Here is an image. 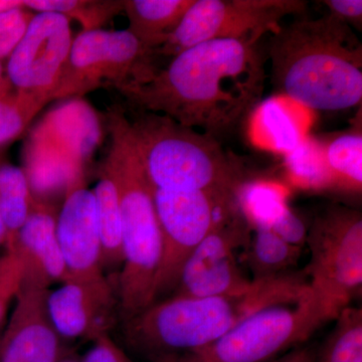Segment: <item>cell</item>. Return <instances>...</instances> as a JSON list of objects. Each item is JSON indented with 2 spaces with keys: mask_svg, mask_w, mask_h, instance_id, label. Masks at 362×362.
I'll return each mask as SVG.
<instances>
[{
  "mask_svg": "<svg viewBox=\"0 0 362 362\" xmlns=\"http://www.w3.org/2000/svg\"><path fill=\"white\" fill-rule=\"evenodd\" d=\"M267 78L258 44L216 40L180 52L148 82L119 93L136 110L170 117L218 139L261 103Z\"/></svg>",
  "mask_w": 362,
  "mask_h": 362,
  "instance_id": "cell-1",
  "label": "cell"
},
{
  "mask_svg": "<svg viewBox=\"0 0 362 362\" xmlns=\"http://www.w3.org/2000/svg\"><path fill=\"white\" fill-rule=\"evenodd\" d=\"M309 289L303 269L252 281L242 291L223 296L164 298L122 322L124 341L150 362H176L216 341L252 314L297 301Z\"/></svg>",
  "mask_w": 362,
  "mask_h": 362,
  "instance_id": "cell-2",
  "label": "cell"
},
{
  "mask_svg": "<svg viewBox=\"0 0 362 362\" xmlns=\"http://www.w3.org/2000/svg\"><path fill=\"white\" fill-rule=\"evenodd\" d=\"M274 90L315 111H341L362 99V45L349 25L327 13L282 25L270 37Z\"/></svg>",
  "mask_w": 362,
  "mask_h": 362,
  "instance_id": "cell-3",
  "label": "cell"
},
{
  "mask_svg": "<svg viewBox=\"0 0 362 362\" xmlns=\"http://www.w3.org/2000/svg\"><path fill=\"white\" fill-rule=\"evenodd\" d=\"M110 149L102 168L118 192L124 261L117 279L121 322L153 303L161 256V237L152 187L131 136L129 120L118 107L107 113Z\"/></svg>",
  "mask_w": 362,
  "mask_h": 362,
  "instance_id": "cell-4",
  "label": "cell"
},
{
  "mask_svg": "<svg viewBox=\"0 0 362 362\" xmlns=\"http://www.w3.org/2000/svg\"><path fill=\"white\" fill-rule=\"evenodd\" d=\"M128 120L138 157L154 188L238 194L247 182L240 162L214 136L152 112L136 110Z\"/></svg>",
  "mask_w": 362,
  "mask_h": 362,
  "instance_id": "cell-5",
  "label": "cell"
},
{
  "mask_svg": "<svg viewBox=\"0 0 362 362\" xmlns=\"http://www.w3.org/2000/svg\"><path fill=\"white\" fill-rule=\"evenodd\" d=\"M330 321L334 320L329 312L309 289L297 301L252 314L216 341L176 362H270L303 345Z\"/></svg>",
  "mask_w": 362,
  "mask_h": 362,
  "instance_id": "cell-6",
  "label": "cell"
},
{
  "mask_svg": "<svg viewBox=\"0 0 362 362\" xmlns=\"http://www.w3.org/2000/svg\"><path fill=\"white\" fill-rule=\"evenodd\" d=\"M305 243L309 287L335 320L361 292V214L341 204L325 207L314 216Z\"/></svg>",
  "mask_w": 362,
  "mask_h": 362,
  "instance_id": "cell-7",
  "label": "cell"
},
{
  "mask_svg": "<svg viewBox=\"0 0 362 362\" xmlns=\"http://www.w3.org/2000/svg\"><path fill=\"white\" fill-rule=\"evenodd\" d=\"M160 66L151 49L125 30H88L71 44L52 100L82 98L101 88L118 92L148 82Z\"/></svg>",
  "mask_w": 362,
  "mask_h": 362,
  "instance_id": "cell-8",
  "label": "cell"
},
{
  "mask_svg": "<svg viewBox=\"0 0 362 362\" xmlns=\"http://www.w3.org/2000/svg\"><path fill=\"white\" fill-rule=\"evenodd\" d=\"M154 204L160 230L161 256L153 303L165 295L170 296L192 252L214 226L240 209L237 194L211 190L154 188Z\"/></svg>",
  "mask_w": 362,
  "mask_h": 362,
  "instance_id": "cell-9",
  "label": "cell"
},
{
  "mask_svg": "<svg viewBox=\"0 0 362 362\" xmlns=\"http://www.w3.org/2000/svg\"><path fill=\"white\" fill-rule=\"evenodd\" d=\"M301 0H194L175 33L154 51L158 58H175L190 47L216 40L258 44L275 35L289 16H305Z\"/></svg>",
  "mask_w": 362,
  "mask_h": 362,
  "instance_id": "cell-10",
  "label": "cell"
},
{
  "mask_svg": "<svg viewBox=\"0 0 362 362\" xmlns=\"http://www.w3.org/2000/svg\"><path fill=\"white\" fill-rule=\"evenodd\" d=\"M73 40L71 21L65 16L35 13L23 39L8 57L6 78L11 88L44 106L52 101Z\"/></svg>",
  "mask_w": 362,
  "mask_h": 362,
  "instance_id": "cell-11",
  "label": "cell"
},
{
  "mask_svg": "<svg viewBox=\"0 0 362 362\" xmlns=\"http://www.w3.org/2000/svg\"><path fill=\"white\" fill-rule=\"evenodd\" d=\"M251 230L240 209L214 226L188 258L168 297L223 296L247 288L252 280L240 270L237 254L247 246Z\"/></svg>",
  "mask_w": 362,
  "mask_h": 362,
  "instance_id": "cell-12",
  "label": "cell"
},
{
  "mask_svg": "<svg viewBox=\"0 0 362 362\" xmlns=\"http://www.w3.org/2000/svg\"><path fill=\"white\" fill-rule=\"evenodd\" d=\"M47 309L62 339L95 341L121 321L118 290L107 277L63 283L49 291Z\"/></svg>",
  "mask_w": 362,
  "mask_h": 362,
  "instance_id": "cell-13",
  "label": "cell"
},
{
  "mask_svg": "<svg viewBox=\"0 0 362 362\" xmlns=\"http://www.w3.org/2000/svg\"><path fill=\"white\" fill-rule=\"evenodd\" d=\"M49 291L23 282L13 314L0 338V362H58L65 356L62 338L47 313Z\"/></svg>",
  "mask_w": 362,
  "mask_h": 362,
  "instance_id": "cell-14",
  "label": "cell"
},
{
  "mask_svg": "<svg viewBox=\"0 0 362 362\" xmlns=\"http://www.w3.org/2000/svg\"><path fill=\"white\" fill-rule=\"evenodd\" d=\"M57 237L70 280L105 278L96 202L85 187L71 192L57 216Z\"/></svg>",
  "mask_w": 362,
  "mask_h": 362,
  "instance_id": "cell-15",
  "label": "cell"
},
{
  "mask_svg": "<svg viewBox=\"0 0 362 362\" xmlns=\"http://www.w3.org/2000/svg\"><path fill=\"white\" fill-rule=\"evenodd\" d=\"M96 110L82 98L62 102L35 125L26 142L84 166L102 140Z\"/></svg>",
  "mask_w": 362,
  "mask_h": 362,
  "instance_id": "cell-16",
  "label": "cell"
},
{
  "mask_svg": "<svg viewBox=\"0 0 362 362\" xmlns=\"http://www.w3.org/2000/svg\"><path fill=\"white\" fill-rule=\"evenodd\" d=\"M58 213L54 206L33 201L30 216L11 250L23 262V282L49 289L52 284L70 280L57 237Z\"/></svg>",
  "mask_w": 362,
  "mask_h": 362,
  "instance_id": "cell-17",
  "label": "cell"
},
{
  "mask_svg": "<svg viewBox=\"0 0 362 362\" xmlns=\"http://www.w3.org/2000/svg\"><path fill=\"white\" fill-rule=\"evenodd\" d=\"M194 0H123L128 32L154 52L175 33Z\"/></svg>",
  "mask_w": 362,
  "mask_h": 362,
  "instance_id": "cell-18",
  "label": "cell"
},
{
  "mask_svg": "<svg viewBox=\"0 0 362 362\" xmlns=\"http://www.w3.org/2000/svg\"><path fill=\"white\" fill-rule=\"evenodd\" d=\"M302 247L281 238L265 226L252 228L245 247V259L251 271L252 281L266 280L294 272Z\"/></svg>",
  "mask_w": 362,
  "mask_h": 362,
  "instance_id": "cell-19",
  "label": "cell"
},
{
  "mask_svg": "<svg viewBox=\"0 0 362 362\" xmlns=\"http://www.w3.org/2000/svg\"><path fill=\"white\" fill-rule=\"evenodd\" d=\"M92 192L96 202L103 269L122 267L124 255L120 202L115 183L103 168H101L99 181Z\"/></svg>",
  "mask_w": 362,
  "mask_h": 362,
  "instance_id": "cell-20",
  "label": "cell"
},
{
  "mask_svg": "<svg viewBox=\"0 0 362 362\" xmlns=\"http://www.w3.org/2000/svg\"><path fill=\"white\" fill-rule=\"evenodd\" d=\"M33 201L23 169L0 158V216L6 228V251L13 249Z\"/></svg>",
  "mask_w": 362,
  "mask_h": 362,
  "instance_id": "cell-21",
  "label": "cell"
},
{
  "mask_svg": "<svg viewBox=\"0 0 362 362\" xmlns=\"http://www.w3.org/2000/svg\"><path fill=\"white\" fill-rule=\"evenodd\" d=\"M324 154L332 177L333 189L361 192L362 134L361 128L322 141Z\"/></svg>",
  "mask_w": 362,
  "mask_h": 362,
  "instance_id": "cell-22",
  "label": "cell"
},
{
  "mask_svg": "<svg viewBox=\"0 0 362 362\" xmlns=\"http://www.w3.org/2000/svg\"><path fill=\"white\" fill-rule=\"evenodd\" d=\"M252 125L262 144L281 153H289L304 138L296 119L278 98H270L257 106Z\"/></svg>",
  "mask_w": 362,
  "mask_h": 362,
  "instance_id": "cell-23",
  "label": "cell"
},
{
  "mask_svg": "<svg viewBox=\"0 0 362 362\" xmlns=\"http://www.w3.org/2000/svg\"><path fill=\"white\" fill-rule=\"evenodd\" d=\"M285 168L297 187L316 192L333 189L332 177L320 140L303 138L296 148L286 154Z\"/></svg>",
  "mask_w": 362,
  "mask_h": 362,
  "instance_id": "cell-24",
  "label": "cell"
},
{
  "mask_svg": "<svg viewBox=\"0 0 362 362\" xmlns=\"http://www.w3.org/2000/svg\"><path fill=\"white\" fill-rule=\"evenodd\" d=\"M23 6L37 13L63 14L78 21L83 32L100 30L123 11V0H25Z\"/></svg>",
  "mask_w": 362,
  "mask_h": 362,
  "instance_id": "cell-25",
  "label": "cell"
},
{
  "mask_svg": "<svg viewBox=\"0 0 362 362\" xmlns=\"http://www.w3.org/2000/svg\"><path fill=\"white\" fill-rule=\"evenodd\" d=\"M238 202L251 228H273L290 209L283 190L265 181H247L239 190Z\"/></svg>",
  "mask_w": 362,
  "mask_h": 362,
  "instance_id": "cell-26",
  "label": "cell"
},
{
  "mask_svg": "<svg viewBox=\"0 0 362 362\" xmlns=\"http://www.w3.org/2000/svg\"><path fill=\"white\" fill-rule=\"evenodd\" d=\"M315 362H362V310L349 306L335 319Z\"/></svg>",
  "mask_w": 362,
  "mask_h": 362,
  "instance_id": "cell-27",
  "label": "cell"
},
{
  "mask_svg": "<svg viewBox=\"0 0 362 362\" xmlns=\"http://www.w3.org/2000/svg\"><path fill=\"white\" fill-rule=\"evenodd\" d=\"M44 107L13 88L0 93V148L18 139Z\"/></svg>",
  "mask_w": 362,
  "mask_h": 362,
  "instance_id": "cell-28",
  "label": "cell"
},
{
  "mask_svg": "<svg viewBox=\"0 0 362 362\" xmlns=\"http://www.w3.org/2000/svg\"><path fill=\"white\" fill-rule=\"evenodd\" d=\"M23 279V262L14 251L0 256V326L6 319L9 305L16 301Z\"/></svg>",
  "mask_w": 362,
  "mask_h": 362,
  "instance_id": "cell-29",
  "label": "cell"
},
{
  "mask_svg": "<svg viewBox=\"0 0 362 362\" xmlns=\"http://www.w3.org/2000/svg\"><path fill=\"white\" fill-rule=\"evenodd\" d=\"M35 13L25 6L0 13V61L11 56Z\"/></svg>",
  "mask_w": 362,
  "mask_h": 362,
  "instance_id": "cell-30",
  "label": "cell"
},
{
  "mask_svg": "<svg viewBox=\"0 0 362 362\" xmlns=\"http://www.w3.org/2000/svg\"><path fill=\"white\" fill-rule=\"evenodd\" d=\"M82 362H132L123 349L112 340L110 335H104L93 341L92 347L83 357Z\"/></svg>",
  "mask_w": 362,
  "mask_h": 362,
  "instance_id": "cell-31",
  "label": "cell"
},
{
  "mask_svg": "<svg viewBox=\"0 0 362 362\" xmlns=\"http://www.w3.org/2000/svg\"><path fill=\"white\" fill-rule=\"evenodd\" d=\"M322 2L328 7V13L332 14L350 28L361 30V0H325Z\"/></svg>",
  "mask_w": 362,
  "mask_h": 362,
  "instance_id": "cell-32",
  "label": "cell"
},
{
  "mask_svg": "<svg viewBox=\"0 0 362 362\" xmlns=\"http://www.w3.org/2000/svg\"><path fill=\"white\" fill-rule=\"evenodd\" d=\"M317 350L310 345H300L270 362H315Z\"/></svg>",
  "mask_w": 362,
  "mask_h": 362,
  "instance_id": "cell-33",
  "label": "cell"
},
{
  "mask_svg": "<svg viewBox=\"0 0 362 362\" xmlns=\"http://www.w3.org/2000/svg\"><path fill=\"white\" fill-rule=\"evenodd\" d=\"M23 6V1H18V0H0V13Z\"/></svg>",
  "mask_w": 362,
  "mask_h": 362,
  "instance_id": "cell-34",
  "label": "cell"
},
{
  "mask_svg": "<svg viewBox=\"0 0 362 362\" xmlns=\"http://www.w3.org/2000/svg\"><path fill=\"white\" fill-rule=\"evenodd\" d=\"M11 89V86L7 81L6 76L4 75V68H2L1 61H0V93Z\"/></svg>",
  "mask_w": 362,
  "mask_h": 362,
  "instance_id": "cell-35",
  "label": "cell"
},
{
  "mask_svg": "<svg viewBox=\"0 0 362 362\" xmlns=\"http://www.w3.org/2000/svg\"><path fill=\"white\" fill-rule=\"evenodd\" d=\"M6 226H4V221H2L1 216H0V247L6 246Z\"/></svg>",
  "mask_w": 362,
  "mask_h": 362,
  "instance_id": "cell-36",
  "label": "cell"
},
{
  "mask_svg": "<svg viewBox=\"0 0 362 362\" xmlns=\"http://www.w3.org/2000/svg\"><path fill=\"white\" fill-rule=\"evenodd\" d=\"M58 362H82V358H78L76 356H71V354H65Z\"/></svg>",
  "mask_w": 362,
  "mask_h": 362,
  "instance_id": "cell-37",
  "label": "cell"
}]
</instances>
